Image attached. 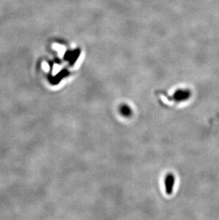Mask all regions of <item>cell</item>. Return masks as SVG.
<instances>
[{
    "mask_svg": "<svg viewBox=\"0 0 219 220\" xmlns=\"http://www.w3.org/2000/svg\"><path fill=\"white\" fill-rule=\"evenodd\" d=\"M166 182V188H167V192L168 194H170L171 192V190H172V187L174 186V177L172 175H169L167 177L165 180Z\"/></svg>",
    "mask_w": 219,
    "mask_h": 220,
    "instance_id": "obj_1",
    "label": "cell"
},
{
    "mask_svg": "<svg viewBox=\"0 0 219 220\" xmlns=\"http://www.w3.org/2000/svg\"><path fill=\"white\" fill-rule=\"evenodd\" d=\"M43 68H44V69L46 71H49V66H48V65H47V64H44Z\"/></svg>",
    "mask_w": 219,
    "mask_h": 220,
    "instance_id": "obj_2",
    "label": "cell"
}]
</instances>
